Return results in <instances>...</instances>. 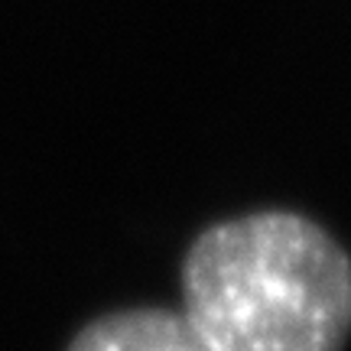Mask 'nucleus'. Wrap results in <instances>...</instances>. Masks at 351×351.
<instances>
[{"label":"nucleus","instance_id":"nucleus-1","mask_svg":"<svg viewBox=\"0 0 351 351\" xmlns=\"http://www.w3.org/2000/svg\"><path fill=\"white\" fill-rule=\"evenodd\" d=\"M182 309L212 351H341L351 335V257L309 215L267 208L195 234Z\"/></svg>","mask_w":351,"mask_h":351},{"label":"nucleus","instance_id":"nucleus-2","mask_svg":"<svg viewBox=\"0 0 351 351\" xmlns=\"http://www.w3.org/2000/svg\"><path fill=\"white\" fill-rule=\"evenodd\" d=\"M65 351H212L179 309L163 306H134L114 309L88 326L69 341Z\"/></svg>","mask_w":351,"mask_h":351}]
</instances>
